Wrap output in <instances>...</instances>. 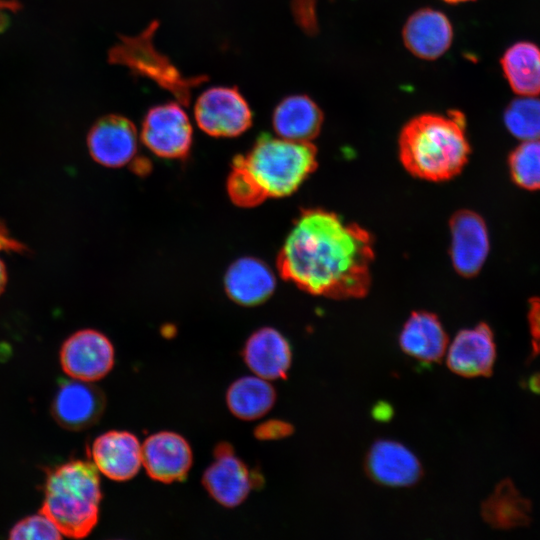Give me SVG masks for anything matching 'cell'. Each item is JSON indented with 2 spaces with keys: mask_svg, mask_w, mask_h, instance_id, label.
<instances>
[{
  "mask_svg": "<svg viewBox=\"0 0 540 540\" xmlns=\"http://www.w3.org/2000/svg\"><path fill=\"white\" fill-rule=\"evenodd\" d=\"M373 241L367 230L321 208L304 210L277 258L281 277L312 295L361 298L371 285Z\"/></svg>",
  "mask_w": 540,
  "mask_h": 540,
  "instance_id": "1",
  "label": "cell"
},
{
  "mask_svg": "<svg viewBox=\"0 0 540 540\" xmlns=\"http://www.w3.org/2000/svg\"><path fill=\"white\" fill-rule=\"evenodd\" d=\"M465 127V116L457 110L412 118L399 135L402 165L411 175L428 181L455 177L470 154Z\"/></svg>",
  "mask_w": 540,
  "mask_h": 540,
  "instance_id": "2",
  "label": "cell"
},
{
  "mask_svg": "<svg viewBox=\"0 0 540 540\" xmlns=\"http://www.w3.org/2000/svg\"><path fill=\"white\" fill-rule=\"evenodd\" d=\"M101 499L94 464L71 460L48 471L40 512L55 523L62 535L84 538L98 522Z\"/></svg>",
  "mask_w": 540,
  "mask_h": 540,
  "instance_id": "3",
  "label": "cell"
},
{
  "mask_svg": "<svg viewBox=\"0 0 540 540\" xmlns=\"http://www.w3.org/2000/svg\"><path fill=\"white\" fill-rule=\"evenodd\" d=\"M232 164L246 172L265 200L280 198L294 193L316 169L317 149L312 142L261 134Z\"/></svg>",
  "mask_w": 540,
  "mask_h": 540,
  "instance_id": "4",
  "label": "cell"
},
{
  "mask_svg": "<svg viewBox=\"0 0 540 540\" xmlns=\"http://www.w3.org/2000/svg\"><path fill=\"white\" fill-rule=\"evenodd\" d=\"M195 120L199 128L214 137H235L252 124V112L241 93L234 87H212L195 103Z\"/></svg>",
  "mask_w": 540,
  "mask_h": 540,
  "instance_id": "5",
  "label": "cell"
},
{
  "mask_svg": "<svg viewBox=\"0 0 540 540\" xmlns=\"http://www.w3.org/2000/svg\"><path fill=\"white\" fill-rule=\"evenodd\" d=\"M192 135L187 114L173 102L151 108L144 117L140 134L151 152L167 159L187 156L192 146Z\"/></svg>",
  "mask_w": 540,
  "mask_h": 540,
  "instance_id": "6",
  "label": "cell"
},
{
  "mask_svg": "<svg viewBox=\"0 0 540 540\" xmlns=\"http://www.w3.org/2000/svg\"><path fill=\"white\" fill-rule=\"evenodd\" d=\"M114 348L101 332L83 329L70 335L60 349V364L72 379L92 382L105 377L114 365Z\"/></svg>",
  "mask_w": 540,
  "mask_h": 540,
  "instance_id": "7",
  "label": "cell"
},
{
  "mask_svg": "<svg viewBox=\"0 0 540 540\" xmlns=\"http://www.w3.org/2000/svg\"><path fill=\"white\" fill-rule=\"evenodd\" d=\"M202 483L216 502L234 508L246 500L256 482L232 446L220 443L214 450V461L203 474Z\"/></svg>",
  "mask_w": 540,
  "mask_h": 540,
  "instance_id": "8",
  "label": "cell"
},
{
  "mask_svg": "<svg viewBox=\"0 0 540 540\" xmlns=\"http://www.w3.org/2000/svg\"><path fill=\"white\" fill-rule=\"evenodd\" d=\"M364 468L375 483L388 487H409L423 476L417 456L393 439H378L369 448Z\"/></svg>",
  "mask_w": 540,
  "mask_h": 540,
  "instance_id": "9",
  "label": "cell"
},
{
  "mask_svg": "<svg viewBox=\"0 0 540 540\" xmlns=\"http://www.w3.org/2000/svg\"><path fill=\"white\" fill-rule=\"evenodd\" d=\"M87 147L97 163L110 168L122 167L137 153V130L124 116L101 117L88 132Z\"/></svg>",
  "mask_w": 540,
  "mask_h": 540,
  "instance_id": "10",
  "label": "cell"
},
{
  "mask_svg": "<svg viewBox=\"0 0 540 540\" xmlns=\"http://www.w3.org/2000/svg\"><path fill=\"white\" fill-rule=\"evenodd\" d=\"M496 344L493 331L486 323L459 331L451 342L447 367L466 378L488 377L496 361Z\"/></svg>",
  "mask_w": 540,
  "mask_h": 540,
  "instance_id": "11",
  "label": "cell"
},
{
  "mask_svg": "<svg viewBox=\"0 0 540 540\" xmlns=\"http://www.w3.org/2000/svg\"><path fill=\"white\" fill-rule=\"evenodd\" d=\"M450 256L455 270L464 277L475 276L489 252V236L484 220L469 210L457 211L450 218Z\"/></svg>",
  "mask_w": 540,
  "mask_h": 540,
  "instance_id": "12",
  "label": "cell"
},
{
  "mask_svg": "<svg viewBox=\"0 0 540 540\" xmlns=\"http://www.w3.org/2000/svg\"><path fill=\"white\" fill-rule=\"evenodd\" d=\"M192 462L191 447L178 433L157 432L150 435L142 445V465L156 481L172 483L184 480Z\"/></svg>",
  "mask_w": 540,
  "mask_h": 540,
  "instance_id": "13",
  "label": "cell"
},
{
  "mask_svg": "<svg viewBox=\"0 0 540 540\" xmlns=\"http://www.w3.org/2000/svg\"><path fill=\"white\" fill-rule=\"evenodd\" d=\"M89 453L98 472L114 481L132 479L142 466V445L127 431L113 430L99 435Z\"/></svg>",
  "mask_w": 540,
  "mask_h": 540,
  "instance_id": "14",
  "label": "cell"
},
{
  "mask_svg": "<svg viewBox=\"0 0 540 540\" xmlns=\"http://www.w3.org/2000/svg\"><path fill=\"white\" fill-rule=\"evenodd\" d=\"M105 397L100 389L82 380L64 381L52 403L55 420L66 429L83 430L103 414Z\"/></svg>",
  "mask_w": 540,
  "mask_h": 540,
  "instance_id": "15",
  "label": "cell"
},
{
  "mask_svg": "<svg viewBox=\"0 0 540 540\" xmlns=\"http://www.w3.org/2000/svg\"><path fill=\"white\" fill-rule=\"evenodd\" d=\"M402 35L411 53L421 59L434 60L450 47L453 28L445 14L435 9L423 8L408 18Z\"/></svg>",
  "mask_w": 540,
  "mask_h": 540,
  "instance_id": "16",
  "label": "cell"
},
{
  "mask_svg": "<svg viewBox=\"0 0 540 540\" xmlns=\"http://www.w3.org/2000/svg\"><path fill=\"white\" fill-rule=\"evenodd\" d=\"M243 358L256 376L266 380L286 379L292 363V350L278 330L263 327L247 339Z\"/></svg>",
  "mask_w": 540,
  "mask_h": 540,
  "instance_id": "17",
  "label": "cell"
},
{
  "mask_svg": "<svg viewBox=\"0 0 540 540\" xmlns=\"http://www.w3.org/2000/svg\"><path fill=\"white\" fill-rule=\"evenodd\" d=\"M229 298L242 306H255L266 301L274 292L276 279L263 261L243 257L233 262L224 278Z\"/></svg>",
  "mask_w": 540,
  "mask_h": 540,
  "instance_id": "18",
  "label": "cell"
},
{
  "mask_svg": "<svg viewBox=\"0 0 540 540\" xmlns=\"http://www.w3.org/2000/svg\"><path fill=\"white\" fill-rule=\"evenodd\" d=\"M399 346L408 356L424 363L443 358L448 337L438 317L427 311L413 312L399 334Z\"/></svg>",
  "mask_w": 540,
  "mask_h": 540,
  "instance_id": "19",
  "label": "cell"
},
{
  "mask_svg": "<svg viewBox=\"0 0 540 540\" xmlns=\"http://www.w3.org/2000/svg\"><path fill=\"white\" fill-rule=\"evenodd\" d=\"M322 123L321 109L306 95H291L282 99L272 116L278 137L298 142H311L319 134Z\"/></svg>",
  "mask_w": 540,
  "mask_h": 540,
  "instance_id": "20",
  "label": "cell"
},
{
  "mask_svg": "<svg viewBox=\"0 0 540 540\" xmlns=\"http://www.w3.org/2000/svg\"><path fill=\"white\" fill-rule=\"evenodd\" d=\"M503 74L511 89L519 96L540 94V48L529 41H520L506 49L500 59Z\"/></svg>",
  "mask_w": 540,
  "mask_h": 540,
  "instance_id": "21",
  "label": "cell"
},
{
  "mask_svg": "<svg viewBox=\"0 0 540 540\" xmlns=\"http://www.w3.org/2000/svg\"><path fill=\"white\" fill-rule=\"evenodd\" d=\"M276 391L269 380L259 376H244L228 388L226 402L237 418L252 421L263 417L274 406Z\"/></svg>",
  "mask_w": 540,
  "mask_h": 540,
  "instance_id": "22",
  "label": "cell"
},
{
  "mask_svg": "<svg viewBox=\"0 0 540 540\" xmlns=\"http://www.w3.org/2000/svg\"><path fill=\"white\" fill-rule=\"evenodd\" d=\"M530 512V501L522 497L509 479L501 481L481 505L484 521L498 529L527 525Z\"/></svg>",
  "mask_w": 540,
  "mask_h": 540,
  "instance_id": "23",
  "label": "cell"
},
{
  "mask_svg": "<svg viewBox=\"0 0 540 540\" xmlns=\"http://www.w3.org/2000/svg\"><path fill=\"white\" fill-rule=\"evenodd\" d=\"M504 124L522 141L540 139V99L520 96L512 100L504 111Z\"/></svg>",
  "mask_w": 540,
  "mask_h": 540,
  "instance_id": "24",
  "label": "cell"
},
{
  "mask_svg": "<svg viewBox=\"0 0 540 540\" xmlns=\"http://www.w3.org/2000/svg\"><path fill=\"white\" fill-rule=\"evenodd\" d=\"M509 169L513 181L527 190L540 189V139L525 140L510 154Z\"/></svg>",
  "mask_w": 540,
  "mask_h": 540,
  "instance_id": "25",
  "label": "cell"
},
{
  "mask_svg": "<svg viewBox=\"0 0 540 540\" xmlns=\"http://www.w3.org/2000/svg\"><path fill=\"white\" fill-rule=\"evenodd\" d=\"M9 538L17 540H55L61 539L62 533L48 516L39 511L38 514L28 516L17 522L10 530Z\"/></svg>",
  "mask_w": 540,
  "mask_h": 540,
  "instance_id": "26",
  "label": "cell"
},
{
  "mask_svg": "<svg viewBox=\"0 0 540 540\" xmlns=\"http://www.w3.org/2000/svg\"><path fill=\"white\" fill-rule=\"evenodd\" d=\"M294 427L282 420H270L257 427L255 435L260 439L273 440L288 437L293 433Z\"/></svg>",
  "mask_w": 540,
  "mask_h": 540,
  "instance_id": "27",
  "label": "cell"
},
{
  "mask_svg": "<svg viewBox=\"0 0 540 540\" xmlns=\"http://www.w3.org/2000/svg\"><path fill=\"white\" fill-rule=\"evenodd\" d=\"M529 328L531 333V359L540 353V299L530 301V311L528 314Z\"/></svg>",
  "mask_w": 540,
  "mask_h": 540,
  "instance_id": "28",
  "label": "cell"
},
{
  "mask_svg": "<svg viewBox=\"0 0 540 540\" xmlns=\"http://www.w3.org/2000/svg\"><path fill=\"white\" fill-rule=\"evenodd\" d=\"M295 11L304 28L310 32L316 29L315 0H297Z\"/></svg>",
  "mask_w": 540,
  "mask_h": 540,
  "instance_id": "29",
  "label": "cell"
},
{
  "mask_svg": "<svg viewBox=\"0 0 540 540\" xmlns=\"http://www.w3.org/2000/svg\"><path fill=\"white\" fill-rule=\"evenodd\" d=\"M2 251L24 253L27 248L23 243L12 237L8 228L0 221V252Z\"/></svg>",
  "mask_w": 540,
  "mask_h": 540,
  "instance_id": "30",
  "label": "cell"
},
{
  "mask_svg": "<svg viewBox=\"0 0 540 540\" xmlns=\"http://www.w3.org/2000/svg\"><path fill=\"white\" fill-rule=\"evenodd\" d=\"M17 0H0V29L4 27L7 21L8 13H14L20 8Z\"/></svg>",
  "mask_w": 540,
  "mask_h": 540,
  "instance_id": "31",
  "label": "cell"
},
{
  "mask_svg": "<svg viewBox=\"0 0 540 540\" xmlns=\"http://www.w3.org/2000/svg\"><path fill=\"white\" fill-rule=\"evenodd\" d=\"M392 414V407L384 402L377 403L372 409L373 418L377 421L389 420L391 419Z\"/></svg>",
  "mask_w": 540,
  "mask_h": 540,
  "instance_id": "32",
  "label": "cell"
},
{
  "mask_svg": "<svg viewBox=\"0 0 540 540\" xmlns=\"http://www.w3.org/2000/svg\"><path fill=\"white\" fill-rule=\"evenodd\" d=\"M7 279H8V275H7L6 266L0 259V295L5 290V287L7 285Z\"/></svg>",
  "mask_w": 540,
  "mask_h": 540,
  "instance_id": "33",
  "label": "cell"
},
{
  "mask_svg": "<svg viewBox=\"0 0 540 540\" xmlns=\"http://www.w3.org/2000/svg\"><path fill=\"white\" fill-rule=\"evenodd\" d=\"M447 3H451V4H457V3H462V2H468V1H473V0H443Z\"/></svg>",
  "mask_w": 540,
  "mask_h": 540,
  "instance_id": "34",
  "label": "cell"
}]
</instances>
